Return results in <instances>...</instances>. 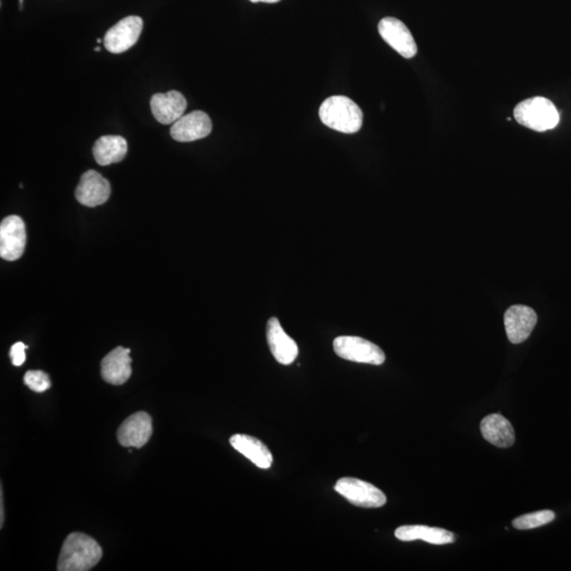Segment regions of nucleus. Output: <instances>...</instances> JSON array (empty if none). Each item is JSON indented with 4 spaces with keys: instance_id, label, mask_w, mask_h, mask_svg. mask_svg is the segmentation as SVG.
<instances>
[{
    "instance_id": "nucleus-1",
    "label": "nucleus",
    "mask_w": 571,
    "mask_h": 571,
    "mask_svg": "<svg viewBox=\"0 0 571 571\" xmlns=\"http://www.w3.org/2000/svg\"><path fill=\"white\" fill-rule=\"evenodd\" d=\"M103 551L87 534L74 532L66 538L58 562L59 571H88L101 561Z\"/></svg>"
},
{
    "instance_id": "nucleus-2",
    "label": "nucleus",
    "mask_w": 571,
    "mask_h": 571,
    "mask_svg": "<svg viewBox=\"0 0 571 571\" xmlns=\"http://www.w3.org/2000/svg\"><path fill=\"white\" fill-rule=\"evenodd\" d=\"M319 114L322 123L339 132L356 133L363 124L361 108L344 95L326 99L322 103Z\"/></svg>"
},
{
    "instance_id": "nucleus-3",
    "label": "nucleus",
    "mask_w": 571,
    "mask_h": 571,
    "mask_svg": "<svg viewBox=\"0 0 571 571\" xmlns=\"http://www.w3.org/2000/svg\"><path fill=\"white\" fill-rule=\"evenodd\" d=\"M514 118L521 125L536 131L554 130L560 122L554 103L543 96L521 102L514 108Z\"/></svg>"
},
{
    "instance_id": "nucleus-4",
    "label": "nucleus",
    "mask_w": 571,
    "mask_h": 571,
    "mask_svg": "<svg viewBox=\"0 0 571 571\" xmlns=\"http://www.w3.org/2000/svg\"><path fill=\"white\" fill-rule=\"evenodd\" d=\"M333 350L344 360L381 366L385 354L378 345L359 337L342 336L333 341Z\"/></svg>"
},
{
    "instance_id": "nucleus-5",
    "label": "nucleus",
    "mask_w": 571,
    "mask_h": 571,
    "mask_svg": "<svg viewBox=\"0 0 571 571\" xmlns=\"http://www.w3.org/2000/svg\"><path fill=\"white\" fill-rule=\"evenodd\" d=\"M335 490L357 507L380 508L386 503L384 492L361 479L352 477L339 479Z\"/></svg>"
},
{
    "instance_id": "nucleus-6",
    "label": "nucleus",
    "mask_w": 571,
    "mask_h": 571,
    "mask_svg": "<svg viewBox=\"0 0 571 571\" xmlns=\"http://www.w3.org/2000/svg\"><path fill=\"white\" fill-rule=\"evenodd\" d=\"M27 244L25 222L20 216L5 217L0 224V257L14 261L23 257Z\"/></svg>"
},
{
    "instance_id": "nucleus-7",
    "label": "nucleus",
    "mask_w": 571,
    "mask_h": 571,
    "mask_svg": "<svg viewBox=\"0 0 571 571\" xmlns=\"http://www.w3.org/2000/svg\"><path fill=\"white\" fill-rule=\"evenodd\" d=\"M143 21L140 16H127L121 20L105 34L104 46L106 50L120 54L130 50L137 44L140 35L142 33Z\"/></svg>"
},
{
    "instance_id": "nucleus-8",
    "label": "nucleus",
    "mask_w": 571,
    "mask_h": 571,
    "mask_svg": "<svg viewBox=\"0 0 571 571\" xmlns=\"http://www.w3.org/2000/svg\"><path fill=\"white\" fill-rule=\"evenodd\" d=\"M378 30L381 38L401 57L412 59L416 56V41L403 22L394 17H385L380 21Z\"/></svg>"
},
{
    "instance_id": "nucleus-9",
    "label": "nucleus",
    "mask_w": 571,
    "mask_h": 571,
    "mask_svg": "<svg viewBox=\"0 0 571 571\" xmlns=\"http://www.w3.org/2000/svg\"><path fill=\"white\" fill-rule=\"evenodd\" d=\"M153 434V421L145 412L132 414L121 424L118 430V440L124 448L140 449L147 445Z\"/></svg>"
},
{
    "instance_id": "nucleus-10",
    "label": "nucleus",
    "mask_w": 571,
    "mask_h": 571,
    "mask_svg": "<svg viewBox=\"0 0 571 571\" xmlns=\"http://www.w3.org/2000/svg\"><path fill=\"white\" fill-rule=\"evenodd\" d=\"M112 187L101 174L90 169L82 175L80 184L76 190L78 203L89 208L104 204L111 197Z\"/></svg>"
},
{
    "instance_id": "nucleus-11",
    "label": "nucleus",
    "mask_w": 571,
    "mask_h": 571,
    "mask_svg": "<svg viewBox=\"0 0 571 571\" xmlns=\"http://www.w3.org/2000/svg\"><path fill=\"white\" fill-rule=\"evenodd\" d=\"M212 131V121L208 114L196 111L176 121L171 129V136L177 142H193L208 137Z\"/></svg>"
},
{
    "instance_id": "nucleus-12",
    "label": "nucleus",
    "mask_w": 571,
    "mask_h": 571,
    "mask_svg": "<svg viewBox=\"0 0 571 571\" xmlns=\"http://www.w3.org/2000/svg\"><path fill=\"white\" fill-rule=\"evenodd\" d=\"M505 327L509 341L513 344L525 342L537 325L538 315L532 308L514 305L505 313Z\"/></svg>"
},
{
    "instance_id": "nucleus-13",
    "label": "nucleus",
    "mask_w": 571,
    "mask_h": 571,
    "mask_svg": "<svg viewBox=\"0 0 571 571\" xmlns=\"http://www.w3.org/2000/svg\"><path fill=\"white\" fill-rule=\"evenodd\" d=\"M187 102L177 90L151 96L150 109L154 118L163 125L174 124L184 115Z\"/></svg>"
},
{
    "instance_id": "nucleus-14",
    "label": "nucleus",
    "mask_w": 571,
    "mask_h": 571,
    "mask_svg": "<svg viewBox=\"0 0 571 571\" xmlns=\"http://www.w3.org/2000/svg\"><path fill=\"white\" fill-rule=\"evenodd\" d=\"M267 341L273 357L283 366H290L299 355V348L295 340L285 332L276 318H271L267 324Z\"/></svg>"
},
{
    "instance_id": "nucleus-15",
    "label": "nucleus",
    "mask_w": 571,
    "mask_h": 571,
    "mask_svg": "<svg viewBox=\"0 0 571 571\" xmlns=\"http://www.w3.org/2000/svg\"><path fill=\"white\" fill-rule=\"evenodd\" d=\"M131 349L117 348L103 359L101 363L102 378L109 385H122L131 376Z\"/></svg>"
},
{
    "instance_id": "nucleus-16",
    "label": "nucleus",
    "mask_w": 571,
    "mask_h": 571,
    "mask_svg": "<svg viewBox=\"0 0 571 571\" xmlns=\"http://www.w3.org/2000/svg\"><path fill=\"white\" fill-rule=\"evenodd\" d=\"M230 445L260 469H269L272 465L270 449L253 436L236 434L231 437Z\"/></svg>"
},
{
    "instance_id": "nucleus-17",
    "label": "nucleus",
    "mask_w": 571,
    "mask_h": 571,
    "mask_svg": "<svg viewBox=\"0 0 571 571\" xmlns=\"http://www.w3.org/2000/svg\"><path fill=\"white\" fill-rule=\"evenodd\" d=\"M481 431L484 439L498 448L512 447L515 441L512 423L501 414H491L483 419Z\"/></svg>"
},
{
    "instance_id": "nucleus-18",
    "label": "nucleus",
    "mask_w": 571,
    "mask_h": 571,
    "mask_svg": "<svg viewBox=\"0 0 571 571\" xmlns=\"http://www.w3.org/2000/svg\"><path fill=\"white\" fill-rule=\"evenodd\" d=\"M394 536L403 542H412V540L422 539L424 542L434 545L452 544L455 536L441 528H433L428 526L412 525L399 527L394 531Z\"/></svg>"
},
{
    "instance_id": "nucleus-19",
    "label": "nucleus",
    "mask_w": 571,
    "mask_h": 571,
    "mask_svg": "<svg viewBox=\"0 0 571 571\" xmlns=\"http://www.w3.org/2000/svg\"><path fill=\"white\" fill-rule=\"evenodd\" d=\"M129 150L126 140L121 136H103L96 140L93 153L101 167L111 166L124 160Z\"/></svg>"
},
{
    "instance_id": "nucleus-20",
    "label": "nucleus",
    "mask_w": 571,
    "mask_h": 571,
    "mask_svg": "<svg viewBox=\"0 0 571 571\" xmlns=\"http://www.w3.org/2000/svg\"><path fill=\"white\" fill-rule=\"evenodd\" d=\"M555 518L556 514L551 510H542V512L519 516L512 521V525L520 530H534V528L549 524Z\"/></svg>"
},
{
    "instance_id": "nucleus-21",
    "label": "nucleus",
    "mask_w": 571,
    "mask_h": 571,
    "mask_svg": "<svg viewBox=\"0 0 571 571\" xmlns=\"http://www.w3.org/2000/svg\"><path fill=\"white\" fill-rule=\"evenodd\" d=\"M23 382H25L30 390L36 393H44L50 390L51 386L50 376L41 372V370H29L23 376Z\"/></svg>"
},
{
    "instance_id": "nucleus-22",
    "label": "nucleus",
    "mask_w": 571,
    "mask_h": 571,
    "mask_svg": "<svg viewBox=\"0 0 571 571\" xmlns=\"http://www.w3.org/2000/svg\"><path fill=\"white\" fill-rule=\"evenodd\" d=\"M27 346L22 342H17L12 346L10 350V357L12 364L14 367H22L26 361V349Z\"/></svg>"
},
{
    "instance_id": "nucleus-23",
    "label": "nucleus",
    "mask_w": 571,
    "mask_h": 571,
    "mask_svg": "<svg viewBox=\"0 0 571 571\" xmlns=\"http://www.w3.org/2000/svg\"><path fill=\"white\" fill-rule=\"evenodd\" d=\"M4 496H3V488H2V492H0V527L3 528L4 526Z\"/></svg>"
},
{
    "instance_id": "nucleus-24",
    "label": "nucleus",
    "mask_w": 571,
    "mask_h": 571,
    "mask_svg": "<svg viewBox=\"0 0 571 571\" xmlns=\"http://www.w3.org/2000/svg\"><path fill=\"white\" fill-rule=\"evenodd\" d=\"M251 3H267V4H276L281 2V0H250Z\"/></svg>"
},
{
    "instance_id": "nucleus-25",
    "label": "nucleus",
    "mask_w": 571,
    "mask_h": 571,
    "mask_svg": "<svg viewBox=\"0 0 571 571\" xmlns=\"http://www.w3.org/2000/svg\"><path fill=\"white\" fill-rule=\"evenodd\" d=\"M95 51H96V52H100V51H101V48H100V47H96V48H95Z\"/></svg>"
},
{
    "instance_id": "nucleus-26",
    "label": "nucleus",
    "mask_w": 571,
    "mask_h": 571,
    "mask_svg": "<svg viewBox=\"0 0 571 571\" xmlns=\"http://www.w3.org/2000/svg\"><path fill=\"white\" fill-rule=\"evenodd\" d=\"M23 0H20V10L23 9Z\"/></svg>"
}]
</instances>
